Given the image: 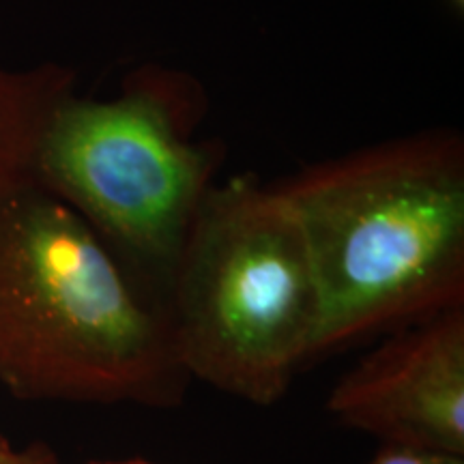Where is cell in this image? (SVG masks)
<instances>
[{
  "mask_svg": "<svg viewBox=\"0 0 464 464\" xmlns=\"http://www.w3.org/2000/svg\"><path fill=\"white\" fill-rule=\"evenodd\" d=\"M0 464H58V458L45 443L15 448L7 439L0 437Z\"/></svg>",
  "mask_w": 464,
  "mask_h": 464,
  "instance_id": "52a82bcc",
  "label": "cell"
},
{
  "mask_svg": "<svg viewBox=\"0 0 464 464\" xmlns=\"http://www.w3.org/2000/svg\"><path fill=\"white\" fill-rule=\"evenodd\" d=\"M91 464H153L149 460H116V462H91Z\"/></svg>",
  "mask_w": 464,
  "mask_h": 464,
  "instance_id": "ba28073f",
  "label": "cell"
},
{
  "mask_svg": "<svg viewBox=\"0 0 464 464\" xmlns=\"http://www.w3.org/2000/svg\"><path fill=\"white\" fill-rule=\"evenodd\" d=\"M166 312L48 191L0 177V385L33 402L183 404Z\"/></svg>",
  "mask_w": 464,
  "mask_h": 464,
  "instance_id": "3957f363",
  "label": "cell"
},
{
  "mask_svg": "<svg viewBox=\"0 0 464 464\" xmlns=\"http://www.w3.org/2000/svg\"><path fill=\"white\" fill-rule=\"evenodd\" d=\"M318 286L312 362L464 305V138L434 127L271 183Z\"/></svg>",
  "mask_w": 464,
  "mask_h": 464,
  "instance_id": "7a4b0ae2",
  "label": "cell"
},
{
  "mask_svg": "<svg viewBox=\"0 0 464 464\" xmlns=\"http://www.w3.org/2000/svg\"><path fill=\"white\" fill-rule=\"evenodd\" d=\"M205 86L144 63L112 100L78 92L61 65L0 67V177L73 208L164 307L185 232L222 170L226 147L198 131Z\"/></svg>",
  "mask_w": 464,
  "mask_h": 464,
  "instance_id": "6da1fadb",
  "label": "cell"
},
{
  "mask_svg": "<svg viewBox=\"0 0 464 464\" xmlns=\"http://www.w3.org/2000/svg\"><path fill=\"white\" fill-rule=\"evenodd\" d=\"M185 374L256 406L286 398L310 363L318 286L293 208L243 172L208 188L164 297Z\"/></svg>",
  "mask_w": 464,
  "mask_h": 464,
  "instance_id": "277c9868",
  "label": "cell"
},
{
  "mask_svg": "<svg viewBox=\"0 0 464 464\" xmlns=\"http://www.w3.org/2000/svg\"><path fill=\"white\" fill-rule=\"evenodd\" d=\"M327 411L381 445L464 458V305L387 334L335 382Z\"/></svg>",
  "mask_w": 464,
  "mask_h": 464,
  "instance_id": "5b68a950",
  "label": "cell"
},
{
  "mask_svg": "<svg viewBox=\"0 0 464 464\" xmlns=\"http://www.w3.org/2000/svg\"><path fill=\"white\" fill-rule=\"evenodd\" d=\"M363 464H464V458H450L426 454V451L392 448V445H381L372 458Z\"/></svg>",
  "mask_w": 464,
  "mask_h": 464,
  "instance_id": "8992f818",
  "label": "cell"
},
{
  "mask_svg": "<svg viewBox=\"0 0 464 464\" xmlns=\"http://www.w3.org/2000/svg\"><path fill=\"white\" fill-rule=\"evenodd\" d=\"M462 3H464V0H451V5H454V7H458V9H462Z\"/></svg>",
  "mask_w": 464,
  "mask_h": 464,
  "instance_id": "9c48e42d",
  "label": "cell"
}]
</instances>
